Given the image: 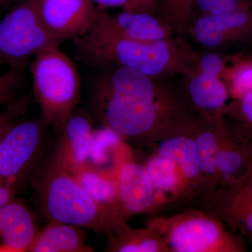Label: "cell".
<instances>
[{"label": "cell", "instance_id": "1", "mask_svg": "<svg viewBox=\"0 0 252 252\" xmlns=\"http://www.w3.org/2000/svg\"><path fill=\"white\" fill-rule=\"evenodd\" d=\"M96 86L104 125L123 138L142 139L178 131L191 122L172 77H154L130 68L110 67Z\"/></svg>", "mask_w": 252, "mask_h": 252}, {"label": "cell", "instance_id": "2", "mask_svg": "<svg viewBox=\"0 0 252 252\" xmlns=\"http://www.w3.org/2000/svg\"><path fill=\"white\" fill-rule=\"evenodd\" d=\"M74 45L79 57L94 65L130 68L154 77H185L200 54L181 36L146 43L119 35L101 20L99 10L94 27Z\"/></svg>", "mask_w": 252, "mask_h": 252}, {"label": "cell", "instance_id": "3", "mask_svg": "<svg viewBox=\"0 0 252 252\" xmlns=\"http://www.w3.org/2000/svg\"><path fill=\"white\" fill-rule=\"evenodd\" d=\"M39 182V203L49 222L89 228L109 237L128 228L117 223L54 158Z\"/></svg>", "mask_w": 252, "mask_h": 252}, {"label": "cell", "instance_id": "4", "mask_svg": "<svg viewBox=\"0 0 252 252\" xmlns=\"http://www.w3.org/2000/svg\"><path fill=\"white\" fill-rule=\"evenodd\" d=\"M30 69L42 122L61 130L80 99L77 67L59 45L52 44L32 59Z\"/></svg>", "mask_w": 252, "mask_h": 252}, {"label": "cell", "instance_id": "5", "mask_svg": "<svg viewBox=\"0 0 252 252\" xmlns=\"http://www.w3.org/2000/svg\"><path fill=\"white\" fill-rule=\"evenodd\" d=\"M61 130L54 159L69 172L79 168L108 170L112 154L122 143V136L110 127L94 129L89 117L74 112Z\"/></svg>", "mask_w": 252, "mask_h": 252}, {"label": "cell", "instance_id": "6", "mask_svg": "<svg viewBox=\"0 0 252 252\" xmlns=\"http://www.w3.org/2000/svg\"><path fill=\"white\" fill-rule=\"evenodd\" d=\"M146 225L157 232L172 252L236 251L231 238L213 216L189 211L167 217H156Z\"/></svg>", "mask_w": 252, "mask_h": 252}, {"label": "cell", "instance_id": "7", "mask_svg": "<svg viewBox=\"0 0 252 252\" xmlns=\"http://www.w3.org/2000/svg\"><path fill=\"white\" fill-rule=\"evenodd\" d=\"M57 41L41 22L36 0H21L0 20V64L22 71L41 50Z\"/></svg>", "mask_w": 252, "mask_h": 252}, {"label": "cell", "instance_id": "8", "mask_svg": "<svg viewBox=\"0 0 252 252\" xmlns=\"http://www.w3.org/2000/svg\"><path fill=\"white\" fill-rule=\"evenodd\" d=\"M44 122L20 119L0 140V181L12 186L40 157Z\"/></svg>", "mask_w": 252, "mask_h": 252}, {"label": "cell", "instance_id": "9", "mask_svg": "<svg viewBox=\"0 0 252 252\" xmlns=\"http://www.w3.org/2000/svg\"><path fill=\"white\" fill-rule=\"evenodd\" d=\"M194 40L219 50L252 42V5L220 14H200L189 28Z\"/></svg>", "mask_w": 252, "mask_h": 252}, {"label": "cell", "instance_id": "10", "mask_svg": "<svg viewBox=\"0 0 252 252\" xmlns=\"http://www.w3.org/2000/svg\"><path fill=\"white\" fill-rule=\"evenodd\" d=\"M41 22L58 44L75 40L94 27L99 7L91 0H36Z\"/></svg>", "mask_w": 252, "mask_h": 252}, {"label": "cell", "instance_id": "11", "mask_svg": "<svg viewBox=\"0 0 252 252\" xmlns=\"http://www.w3.org/2000/svg\"><path fill=\"white\" fill-rule=\"evenodd\" d=\"M99 18L119 35L142 42L168 40L177 34L172 25L159 13L122 10L112 15L107 9L99 8Z\"/></svg>", "mask_w": 252, "mask_h": 252}, {"label": "cell", "instance_id": "12", "mask_svg": "<svg viewBox=\"0 0 252 252\" xmlns=\"http://www.w3.org/2000/svg\"><path fill=\"white\" fill-rule=\"evenodd\" d=\"M119 200L124 217L152 210L157 193L144 165L125 161L117 171Z\"/></svg>", "mask_w": 252, "mask_h": 252}, {"label": "cell", "instance_id": "13", "mask_svg": "<svg viewBox=\"0 0 252 252\" xmlns=\"http://www.w3.org/2000/svg\"><path fill=\"white\" fill-rule=\"evenodd\" d=\"M185 77L190 102L207 120L222 116L230 94L221 77L192 71Z\"/></svg>", "mask_w": 252, "mask_h": 252}, {"label": "cell", "instance_id": "14", "mask_svg": "<svg viewBox=\"0 0 252 252\" xmlns=\"http://www.w3.org/2000/svg\"><path fill=\"white\" fill-rule=\"evenodd\" d=\"M38 232L23 204L12 201L0 207V252H27Z\"/></svg>", "mask_w": 252, "mask_h": 252}, {"label": "cell", "instance_id": "15", "mask_svg": "<svg viewBox=\"0 0 252 252\" xmlns=\"http://www.w3.org/2000/svg\"><path fill=\"white\" fill-rule=\"evenodd\" d=\"M69 172L117 223L127 227L119 200L117 172L114 175L108 170L94 168L76 169Z\"/></svg>", "mask_w": 252, "mask_h": 252}, {"label": "cell", "instance_id": "16", "mask_svg": "<svg viewBox=\"0 0 252 252\" xmlns=\"http://www.w3.org/2000/svg\"><path fill=\"white\" fill-rule=\"evenodd\" d=\"M81 227L49 222L38 232L27 252H92Z\"/></svg>", "mask_w": 252, "mask_h": 252}, {"label": "cell", "instance_id": "17", "mask_svg": "<svg viewBox=\"0 0 252 252\" xmlns=\"http://www.w3.org/2000/svg\"><path fill=\"white\" fill-rule=\"evenodd\" d=\"M157 154L175 162L187 184L196 182L202 177L195 141L191 136L180 132L164 139L158 147Z\"/></svg>", "mask_w": 252, "mask_h": 252}, {"label": "cell", "instance_id": "18", "mask_svg": "<svg viewBox=\"0 0 252 252\" xmlns=\"http://www.w3.org/2000/svg\"><path fill=\"white\" fill-rule=\"evenodd\" d=\"M144 167L157 193L176 195L187 185L178 166L160 154L149 158Z\"/></svg>", "mask_w": 252, "mask_h": 252}, {"label": "cell", "instance_id": "19", "mask_svg": "<svg viewBox=\"0 0 252 252\" xmlns=\"http://www.w3.org/2000/svg\"><path fill=\"white\" fill-rule=\"evenodd\" d=\"M107 250L117 252H168L162 238L148 227L135 230L128 228L109 237Z\"/></svg>", "mask_w": 252, "mask_h": 252}, {"label": "cell", "instance_id": "20", "mask_svg": "<svg viewBox=\"0 0 252 252\" xmlns=\"http://www.w3.org/2000/svg\"><path fill=\"white\" fill-rule=\"evenodd\" d=\"M215 119L207 120L206 126L195 124L193 127V139L202 175L211 177L217 175L216 160L220 147L215 128Z\"/></svg>", "mask_w": 252, "mask_h": 252}, {"label": "cell", "instance_id": "21", "mask_svg": "<svg viewBox=\"0 0 252 252\" xmlns=\"http://www.w3.org/2000/svg\"><path fill=\"white\" fill-rule=\"evenodd\" d=\"M222 79L235 99L252 92V59L237 55L225 69Z\"/></svg>", "mask_w": 252, "mask_h": 252}, {"label": "cell", "instance_id": "22", "mask_svg": "<svg viewBox=\"0 0 252 252\" xmlns=\"http://www.w3.org/2000/svg\"><path fill=\"white\" fill-rule=\"evenodd\" d=\"M160 12L179 35L188 32L196 15V0H158Z\"/></svg>", "mask_w": 252, "mask_h": 252}, {"label": "cell", "instance_id": "23", "mask_svg": "<svg viewBox=\"0 0 252 252\" xmlns=\"http://www.w3.org/2000/svg\"><path fill=\"white\" fill-rule=\"evenodd\" d=\"M96 6L102 9L119 8L127 11H144L160 12L158 0H91Z\"/></svg>", "mask_w": 252, "mask_h": 252}, {"label": "cell", "instance_id": "24", "mask_svg": "<svg viewBox=\"0 0 252 252\" xmlns=\"http://www.w3.org/2000/svg\"><path fill=\"white\" fill-rule=\"evenodd\" d=\"M249 5H252V0H196L200 14H225Z\"/></svg>", "mask_w": 252, "mask_h": 252}, {"label": "cell", "instance_id": "25", "mask_svg": "<svg viewBox=\"0 0 252 252\" xmlns=\"http://www.w3.org/2000/svg\"><path fill=\"white\" fill-rule=\"evenodd\" d=\"M24 82L22 71L9 69L0 74V107L11 100Z\"/></svg>", "mask_w": 252, "mask_h": 252}, {"label": "cell", "instance_id": "26", "mask_svg": "<svg viewBox=\"0 0 252 252\" xmlns=\"http://www.w3.org/2000/svg\"><path fill=\"white\" fill-rule=\"evenodd\" d=\"M217 175L225 177L235 175L243 165V158L235 151L222 148L220 147L217 154Z\"/></svg>", "mask_w": 252, "mask_h": 252}, {"label": "cell", "instance_id": "27", "mask_svg": "<svg viewBox=\"0 0 252 252\" xmlns=\"http://www.w3.org/2000/svg\"><path fill=\"white\" fill-rule=\"evenodd\" d=\"M27 108L25 100H19L11 103L2 114H0V140L6 130L24 114Z\"/></svg>", "mask_w": 252, "mask_h": 252}, {"label": "cell", "instance_id": "28", "mask_svg": "<svg viewBox=\"0 0 252 252\" xmlns=\"http://www.w3.org/2000/svg\"><path fill=\"white\" fill-rule=\"evenodd\" d=\"M234 107L245 122L252 126V91L237 99Z\"/></svg>", "mask_w": 252, "mask_h": 252}, {"label": "cell", "instance_id": "29", "mask_svg": "<svg viewBox=\"0 0 252 252\" xmlns=\"http://www.w3.org/2000/svg\"><path fill=\"white\" fill-rule=\"evenodd\" d=\"M14 195L12 186L0 181V207L12 202Z\"/></svg>", "mask_w": 252, "mask_h": 252}, {"label": "cell", "instance_id": "30", "mask_svg": "<svg viewBox=\"0 0 252 252\" xmlns=\"http://www.w3.org/2000/svg\"><path fill=\"white\" fill-rule=\"evenodd\" d=\"M252 204L250 207V210L245 212V216L244 217V224L247 229L250 233H252V189L251 190Z\"/></svg>", "mask_w": 252, "mask_h": 252}, {"label": "cell", "instance_id": "31", "mask_svg": "<svg viewBox=\"0 0 252 252\" xmlns=\"http://www.w3.org/2000/svg\"><path fill=\"white\" fill-rule=\"evenodd\" d=\"M20 1H21V0H0V7L8 6V5L13 4L16 1L19 2Z\"/></svg>", "mask_w": 252, "mask_h": 252}]
</instances>
